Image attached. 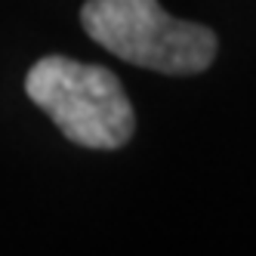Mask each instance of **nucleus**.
Instances as JSON below:
<instances>
[{"mask_svg": "<svg viewBox=\"0 0 256 256\" xmlns=\"http://www.w3.org/2000/svg\"><path fill=\"white\" fill-rule=\"evenodd\" d=\"M25 93L74 145L112 152L133 136V105L120 80L102 65L46 56L28 71Z\"/></svg>", "mask_w": 256, "mask_h": 256, "instance_id": "nucleus-1", "label": "nucleus"}, {"mask_svg": "<svg viewBox=\"0 0 256 256\" xmlns=\"http://www.w3.org/2000/svg\"><path fill=\"white\" fill-rule=\"evenodd\" d=\"M80 19L99 46L160 74H198L216 59V34L173 19L158 0H86Z\"/></svg>", "mask_w": 256, "mask_h": 256, "instance_id": "nucleus-2", "label": "nucleus"}]
</instances>
